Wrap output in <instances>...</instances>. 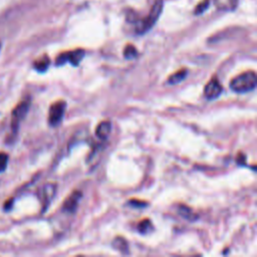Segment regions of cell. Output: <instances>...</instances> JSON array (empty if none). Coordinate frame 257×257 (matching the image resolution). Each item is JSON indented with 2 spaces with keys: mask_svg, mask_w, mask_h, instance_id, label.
<instances>
[{
  "mask_svg": "<svg viewBox=\"0 0 257 257\" xmlns=\"http://www.w3.org/2000/svg\"><path fill=\"white\" fill-rule=\"evenodd\" d=\"M138 55V50L133 44H127L123 49V56L126 59H134Z\"/></svg>",
  "mask_w": 257,
  "mask_h": 257,
  "instance_id": "14",
  "label": "cell"
},
{
  "mask_svg": "<svg viewBox=\"0 0 257 257\" xmlns=\"http://www.w3.org/2000/svg\"><path fill=\"white\" fill-rule=\"evenodd\" d=\"M49 62V58L46 55H44L34 62V68L39 72H44L48 68Z\"/></svg>",
  "mask_w": 257,
  "mask_h": 257,
  "instance_id": "12",
  "label": "cell"
},
{
  "mask_svg": "<svg viewBox=\"0 0 257 257\" xmlns=\"http://www.w3.org/2000/svg\"><path fill=\"white\" fill-rule=\"evenodd\" d=\"M257 84V75L255 71H245L235 76L230 81V88L237 93H245L255 88Z\"/></svg>",
  "mask_w": 257,
  "mask_h": 257,
  "instance_id": "1",
  "label": "cell"
},
{
  "mask_svg": "<svg viewBox=\"0 0 257 257\" xmlns=\"http://www.w3.org/2000/svg\"><path fill=\"white\" fill-rule=\"evenodd\" d=\"M110 132H111V123L108 120L100 121L95 128V135L100 140H105L110 134Z\"/></svg>",
  "mask_w": 257,
  "mask_h": 257,
  "instance_id": "9",
  "label": "cell"
},
{
  "mask_svg": "<svg viewBox=\"0 0 257 257\" xmlns=\"http://www.w3.org/2000/svg\"><path fill=\"white\" fill-rule=\"evenodd\" d=\"M163 10V0H156L155 3L153 4V7L150 10V13L148 14V16L144 19H142L136 28L137 33L139 34H144L146 32H148L157 22V20L159 19L161 13Z\"/></svg>",
  "mask_w": 257,
  "mask_h": 257,
  "instance_id": "2",
  "label": "cell"
},
{
  "mask_svg": "<svg viewBox=\"0 0 257 257\" xmlns=\"http://www.w3.org/2000/svg\"><path fill=\"white\" fill-rule=\"evenodd\" d=\"M209 5H210L209 0H203V1H201V2L196 6V8H195V10H194V14H195V15H200V14L204 13V12L208 9Z\"/></svg>",
  "mask_w": 257,
  "mask_h": 257,
  "instance_id": "16",
  "label": "cell"
},
{
  "mask_svg": "<svg viewBox=\"0 0 257 257\" xmlns=\"http://www.w3.org/2000/svg\"><path fill=\"white\" fill-rule=\"evenodd\" d=\"M187 76V69L183 68L181 70H178L177 72L173 73L169 78H168V82L170 84H176L181 82L185 77Z\"/></svg>",
  "mask_w": 257,
  "mask_h": 257,
  "instance_id": "11",
  "label": "cell"
},
{
  "mask_svg": "<svg viewBox=\"0 0 257 257\" xmlns=\"http://www.w3.org/2000/svg\"><path fill=\"white\" fill-rule=\"evenodd\" d=\"M81 198V192L79 191H74L72 192L68 197L67 199L64 201L63 203V210L65 212H68V213H72L75 211L77 205H78V202Z\"/></svg>",
  "mask_w": 257,
  "mask_h": 257,
  "instance_id": "8",
  "label": "cell"
},
{
  "mask_svg": "<svg viewBox=\"0 0 257 257\" xmlns=\"http://www.w3.org/2000/svg\"><path fill=\"white\" fill-rule=\"evenodd\" d=\"M65 107H66V103L63 100L55 101L50 105L49 112H48V122L50 125L55 126L61 121L64 115Z\"/></svg>",
  "mask_w": 257,
  "mask_h": 257,
  "instance_id": "4",
  "label": "cell"
},
{
  "mask_svg": "<svg viewBox=\"0 0 257 257\" xmlns=\"http://www.w3.org/2000/svg\"><path fill=\"white\" fill-rule=\"evenodd\" d=\"M239 0H214L216 7L221 11H233L237 5Z\"/></svg>",
  "mask_w": 257,
  "mask_h": 257,
  "instance_id": "10",
  "label": "cell"
},
{
  "mask_svg": "<svg viewBox=\"0 0 257 257\" xmlns=\"http://www.w3.org/2000/svg\"><path fill=\"white\" fill-rule=\"evenodd\" d=\"M83 56H84V50L79 48V49H75L73 51L60 53L57 56V58L55 60V63H56V65H62L66 62H69L72 65L77 66L80 63V61L82 60Z\"/></svg>",
  "mask_w": 257,
  "mask_h": 257,
  "instance_id": "3",
  "label": "cell"
},
{
  "mask_svg": "<svg viewBox=\"0 0 257 257\" xmlns=\"http://www.w3.org/2000/svg\"><path fill=\"white\" fill-rule=\"evenodd\" d=\"M131 205H133L134 207H145L147 206V203L145 202H142V201H139V200H131Z\"/></svg>",
  "mask_w": 257,
  "mask_h": 257,
  "instance_id": "19",
  "label": "cell"
},
{
  "mask_svg": "<svg viewBox=\"0 0 257 257\" xmlns=\"http://www.w3.org/2000/svg\"><path fill=\"white\" fill-rule=\"evenodd\" d=\"M55 191H56L55 184H46L45 186H43L40 193V199L42 202L43 209H45L49 205V203L51 202V200L55 195Z\"/></svg>",
  "mask_w": 257,
  "mask_h": 257,
  "instance_id": "7",
  "label": "cell"
},
{
  "mask_svg": "<svg viewBox=\"0 0 257 257\" xmlns=\"http://www.w3.org/2000/svg\"><path fill=\"white\" fill-rule=\"evenodd\" d=\"M153 229L152 227V223L149 219H144L143 221H141L138 225V230L140 233L142 234H147L149 233L151 230Z\"/></svg>",
  "mask_w": 257,
  "mask_h": 257,
  "instance_id": "15",
  "label": "cell"
},
{
  "mask_svg": "<svg viewBox=\"0 0 257 257\" xmlns=\"http://www.w3.org/2000/svg\"><path fill=\"white\" fill-rule=\"evenodd\" d=\"M29 108V101L20 102L12 111V122L11 126L13 130H17L20 121L24 118Z\"/></svg>",
  "mask_w": 257,
  "mask_h": 257,
  "instance_id": "6",
  "label": "cell"
},
{
  "mask_svg": "<svg viewBox=\"0 0 257 257\" xmlns=\"http://www.w3.org/2000/svg\"><path fill=\"white\" fill-rule=\"evenodd\" d=\"M179 212H180V214L184 217V218H186V219H189V220H194L195 218H194V213L190 210V208H188V207H186V206H181L180 208H179Z\"/></svg>",
  "mask_w": 257,
  "mask_h": 257,
  "instance_id": "17",
  "label": "cell"
},
{
  "mask_svg": "<svg viewBox=\"0 0 257 257\" xmlns=\"http://www.w3.org/2000/svg\"><path fill=\"white\" fill-rule=\"evenodd\" d=\"M113 247L116 249V250H119L121 252H127V249H128V246H127V243L126 241L121 238V237H116L114 240H113Z\"/></svg>",
  "mask_w": 257,
  "mask_h": 257,
  "instance_id": "13",
  "label": "cell"
},
{
  "mask_svg": "<svg viewBox=\"0 0 257 257\" xmlns=\"http://www.w3.org/2000/svg\"><path fill=\"white\" fill-rule=\"evenodd\" d=\"M8 164V156L5 153H0V173L4 172Z\"/></svg>",
  "mask_w": 257,
  "mask_h": 257,
  "instance_id": "18",
  "label": "cell"
},
{
  "mask_svg": "<svg viewBox=\"0 0 257 257\" xmlns=\"http://www.w3.org/2000/svg\"><path fill=\"white\" fill-rule=\"evenodd\" d=\"M0 48H1V43H0Z\"/></svg>",
  "mask_w": 257,
  "mask_h": 257,
  "instance_id": "20",
  "label": "cell"
},
{
  "mask_svg": "<svg viewBox=\"0 0 257 257\" xmlns=\"http://www.w3.org/2000/svg\"><path fill=\"white\" fill-rule=\"evenodd\" d=\"M223 91V86L221 85L220 81L214 77L212 78L204 87V95L207 99H215L219 97V95Z\"/></svg>",
  "mask_w": 257,
  "mask_h": 257,
  "instance_id": "5",
  "label": "cell"
}]
</instances>
